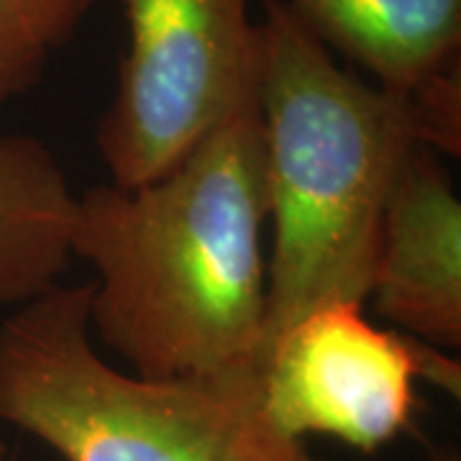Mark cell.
<instances>
[{
	"instance_id": "obj_1",
	"label": "cell",
	"mask_w": 461,
	"mask_h": 461,
	"mask_svg": "<svg viewBox=\"0 0 461 461\" xmlns=\"http://www.w3.org/2000/svg\"><path fill=\"white\" fill-rule=\"evenodd\" d=\"M267 193L259 105L139 187L77 198L72 257L93 267L98 346L149 379L262 369Z\"/></svg>"
},
{
	"instance_id": "obj_2",
	"label": "cell",
	"mask_w": 461,
	"mask_h": 461,
	"mask_svg": "<svg viewBox=\"0 0 461 461\" xmlns=\"http://www.w3.org/2000/svg\"><path fill=\"white\" fill-rule=\"evenodd\" d=\"M257 26V105L272 230L267 354L315 308H366L382 215L418 139L408 95L339 65L282 0L264 3Z\"/></svg>"
},
{
	"instance_id": "obj_3",
	"label": "cell",
	"mask_w": 461,
	"mask_h": 461,
	"mask_svg": "<svg viewBox=\"0 0 461 461\" xmlns=\"http://www.w3.org/2000/svg\"><path fill=\"white\" fill-rule=\"evenodd\" d=\"M90 285H57L0 323V423L62 461H323L272 420L262 369L149 379L100 354Z\"/></svg>"
},
{
	"instance_id": "obj_4",
	"label": "cell",
	"mask_w": 461,
	"mask_h": 461,
	"mask_svg": "<svg viewBox=\"0 0 461 461\" xmlns=\"http://www.w3.org/2000/svg\"><path fill=\"white\" fill-rule=\"evenodd\" d=\"M129 44L98 151L118 187L167 175L257 105L259 26L249 0H121Z\"/></svg>"
},
{
	"instance_id": "obj_5",
	"label": "cell",
	"mask_w": 461,
	"mask_h": 461,
	"mask_svg": "<svg viewBox=\"0 0 461 461\" xmlns=\"http://www.w3.org/2000/svg\"><path fill=\"white\" fill-rule=\"evenodd\" d=\"M418 382L461 395V364L446 348L379 329L362 305H323L267 348L262 395L287 436L336 438L362 454L412 429Z\"/></svg>"
},
{
	"instance_id": "obj_6",
	"label": "cell",
	"mask_w": 461,
	"mask_h": 461,
	"mask_svg": "<svg viewBox=\"0 0 461 461\" xmlns=\"http://www.w3.org/2000/svg\"><path fill=\"white\" fill-rule=\"evenodd\" d=\"M366 303L400 333L461 346V203L441 157L420 144L393 182Z\"/></svg>"
},
{
	"instance_id": "obj_7",
	"label": "cell",
	"mask_w": 461,
	"mask_h": 461,
	"mask_svg": "<svg viewBox=\"0 0 461 461\" xmlns=\"http://www.w3.org/2000/svg\"><path fill=\"white\" fill-rule=\"evenodd\" d=\"M330 51L372 83L408 95L459 67L461 0H282Z\"/></svg>"
},
{
	"instance_id": "obj_8",
	"label": "cell",
	"mask_w": 461,
	"mask_h": 461,
	"mask_svg": "<svg viewBox=\"0 0 461 461\" xmlns=\"http://www.w3.org/2000/svg\"><path fill=\"white\" fill-rule=\"evenodd\" d=\"M77 193L39 136H0V308L62 285L72 264Z\"/></svg>"
},
{
	"instance_id": "obj_9",
	"label": "cell",
	"mask_w": 461,
	"mask_h": 461,
	"mask_svg": "<svg viewBox=\"0 0 461 461\" xmlns=\"http://www.w3.org/2000/svg\"><path fill=\"white\" fill-rule=\"evenodd\" d=\"M98 0H0V108L41 83Z\"/></svg>"
},
{
	"instance_id": "obj_10",
	"label": "cell",
	"mask_w": 461,
	"mask_h": 461,
	"mask_svg": "<svg viewBox=\"0 0 461 461\" xmlns=\"http://www.w3.org/2000/svg\"><path fill=\"white\" fill-rule=\"evenodd\" d=\"M420 147L438 157L461 154V67L446 69L408 93Z\"/></svg>"
},
{
	"instance_id": "obj_11",
	"label": "cell",
	"mask_w": 461,
	"mask_h": 461,
	"mask_svg": "<svg viewBox=\"0 0 461 461\" xmlns=\"http://www.w3.org/2000/svg\"><path fill=\"white\" fill-rule=\"evenodd\" d=\"M8 459V444L3 441V436H0V461Z\"/></svg>"
}]
</instances>
